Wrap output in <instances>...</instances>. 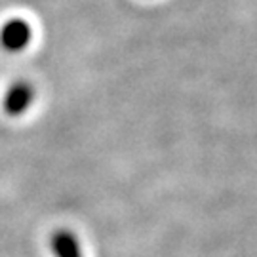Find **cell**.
<instances>
[{
  "label": "cell",
  "instance_id": "cell-2",
  "mask_svg": "<svg viewBox=\"0 0 257 257\" xmlns=\"http://www.w3.org/2000/svg\"><path fill=\"white\" fill-rule=\"evenodd\" d=\"M33 99H35L33 84L21 80V82L12 84L6 90L4 97H2V109L10 116H19V114H23L31 107Z\"/></svg>",
  "mask_w": 257,
  "mask_h": 257
},
{
  "label": "cell",
  "instance_id": "cell-3",
  "mask_svg": "<svg viewBox=\"0 0 257 257\" xmlns=\"http://www.w3.org/2000/svg\"><path fill=\"white\" fill-rule=\"evenodd\" d=\"M50 246L55 257H84L78 238L73 230L59 229L50 238Z\"/></svg>",
  "mask_w": 257,
  "mask_h": 257
},
{
  "label": "cell",
  "instance_id": "cell-1",
  "mask_svg": "<svg viewBox=\"0 0 257 257\" xmlns=\"http://www.w3.org/2000/svg\"><path fill=\"white\" fill-rule=\"evenodd\" d=\"M33 38L31 23L21 18H14L6 21L0 29V44L8 52H21L29 46Z\"/></svg>",
  "mask_w": 257,
  "mask_h": 257
}]
</instances>
